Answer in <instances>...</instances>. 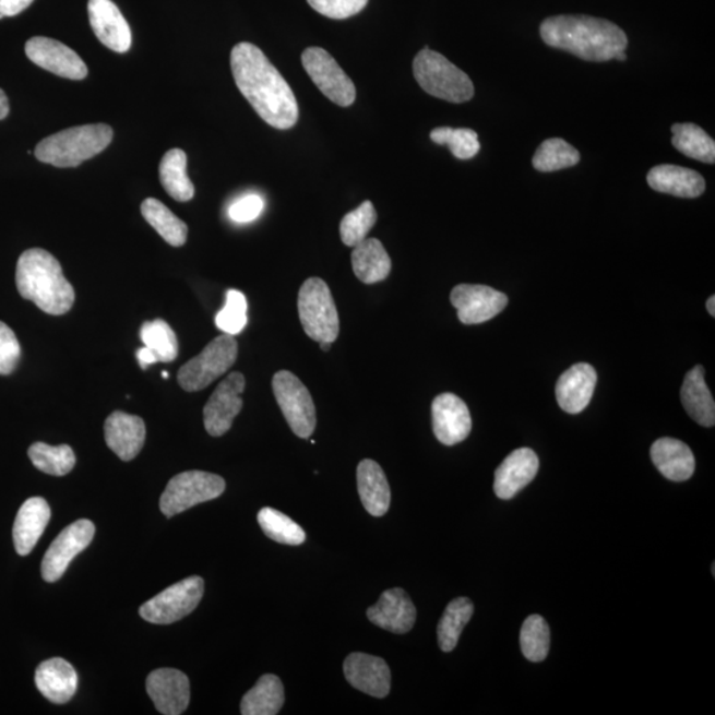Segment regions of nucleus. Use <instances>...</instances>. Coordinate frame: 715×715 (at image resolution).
<instances>
[{
    "label": "nucleus",
    "mask_w": 715,
    "mask_h": 715,
    "mask_svg": "<svg viewBox=\"0 0 715 715\" xmlns=\"http://www.w3.org/2000/svg\"><path fill=\"white\" fill-rule=\"evenodd\" d=\"M539 33L547 46L594 63L617 58L628 46V37L617 24L587 15L547 17Z\"/></svg>",
    "instance_id": "f03ea898"
},
{
    "label": "nucleus",
    "mask_w": 715,
    "mask_h": 715,
    "mask_svg": "<svg viewBox=\"0 0 715 715\" xmlns=\"http://www.w3.org/2000/svg\"><path fill=\"white\" fill-rule=\"evenodd\" d=\"M344 671L347 682L376 699H384L391 689V671L381 657L351 653L346 657Z\"/></svg>",
    "instance_id": "6ab92c4d"
},
{
    "label": "nucleus",
    "mask_w": 715,
    "mask_h": 715,
    "mask_svg": "<svg viewBox=\"0 0 715 715\" xmlns=\"http://www.w3.org/2000/svg\"><path fill=\"white\" fill-rule=\"evenodd\" d=\"M239 346L234 335L223 334L211 341L199 356L178 372L180 388L188 393L202 391L231 369L238 359Z\"/></svg>",
    "instance_id": "0eeeda50"
},
{
    "label": "nucleus",
    "mask_w": 715,
    "mask_h": 715,
    "mask_svg": "<svg viewBox=\"0 0 715 715\" xmlns=\"http://www.w3.org/2000/svg\"><path fill=\"white\" fill-rule=\"evenodd\" d=\"M429 136L437 145L450 147L453 157L457 159H472L481 148L478 134L472 129L437 128Z\"/></svg>",
    "instance_id": "79ce46f5"
},
{
    "label": "nucleus",
    "mask_w": 715,
    "mask_h": 715,
    "mask_svg": "<svg viewBox=\"0 0 715 715\" xmlns=\"http://www.w3.org/2000/svg\"><path fill=\"white\" fill-rule=\"evenodd\" d=\"M162 377H164V378H169V374H167V372L164 371V372H162Z\"/></svg>",
    "instance_id": "5fc2aeb1"
},
{
    "label": "nucleus",
    "mask_w": 715,
    "mask_h": 715,
    "mask_svg": "<svg viewBox=\"0 0 715 715\" xmlns=\"http://www.w3.org/2000/svg\"><path fill=\"white\" fill-rule=\"evenodd\" d=\"M96 527L90 520H79L64 528L49 546L41 563L43 580L48 583L59 581L73 558L84 551L95 537Z\"/></svg>",
    "instance_id": "f8f14e48"
},
{
    "label": "nucleus",
    "mask_w": 715,
    "mask_h": 715,
    "mask_svg": "<svg viewBox=\"0 0 715 715\" xmlns=\"http://www.w3.org/2000/svg\"><path fill=\"white\" fill-rule=\"evenodd\" d=\"M681 402L688 415L702 427L715 425V403L705 382V369L695 366L689 371L681 389Z\"/></svg>",
    "instance_id": "c85d7f7f"
},
{
    "label": "nucleus",
    "mask_w": 715,
    "mask_h": 715,
    "mask_svg": "<svg viewBox=\"0 0 715 715\" xmlns=\"http://www.w3.org/2000/svg\"><path fill=\"white\" fill-rule=\"evenodd\" d=\"M475 606L468 598H457L446 606L443 618L438 625V640L440 650L452 652L456 648L464 628L474 617Z\"/></svg>",
    "instance_id": "f704fd0d"
},
{
    "label": "nucleus",
    "mask_w": 715,
    "mask_h": 715,
    "mask_svg": "<svg viewBox=\"0 0 715 715\" xmlns=\"http://www.w3.org/2000/svg\"><path fill=\"white\" fill-rule=\"evenodd\" d=\"M204 594V581L201 576L172 584L153 599L142 605L140 615L153 624H171L188 617L201 603Z\"/></svg>",
    "instance_id": "9d476101"
},
{
    "label": "nucleus",
    "mask_w": 715,
    "mask_h": 715,
    "mask_svg": "<svg viewBox=\"0 0 715 715\" xmlns=\"http://www.w3.org/2000/svg\"><path fill=\"white\" fill-rule=\"evenodd\" d=\"M317 12L331 19H347L359 14L369 0H308Z\"/></svg>",
    "instance_id": "c03bdc74"
},
{
    "label": "nucleus",
    "mask_w": 715,
    "mask_h": 715,
    "mask_svg": "<svg viewBox=\"0 0 715 715\" xmlns=\"http://www.w3.org/2000/svg\"><path fill=\"white\" fill-rule=\"evenodd\" d=\"M432 425L434 437L441 444L451 446L462 443L472 431L469 408L462 397L441 394L432 403Z\"/></svg>",
    "instance_id": "dca6fc26"
},
{
    "label": "nucleus",
    "mask_w": 715,
    "mask_h": 715,
    "mask_svg": "<svg viewBox=\"0 0 715 715\" xmlns=\"http://www.w3.org/2000/svg\"><path fill=\"white\" fill-rule=\"evenodd\" d=\"M141 339L143 345L153 351L157 362L170 364L178 357L177 335L164 320L143 323Z\"/></svg>",
    "instance_id": "58836bf2"
},
{
    "label": "nucleus",
    "mask_w": 715,
    "mask_h": 715,
    "mask_svg": "<svg viewBox=\"0 0 715 715\" xmlns=\"http://www.w3.org/2000/svg\"><path fill=\"white\" fill-rule=\"evenodd\" d=\"M28 456L35 468L51 476H65L76 465V456L70 445L52 446L35 443L29 446Z\"/></svg>",
    "instance_id": "c9c22d12"
},
{
    "label": "nucleus",
    "mask_w": 715,
    "mask_h": 715,
    "mask_svg": "<svg viewBox=\"0 0 715 715\" xmlns=\"http://www.w3.org/2000/svg\"><path fill=\"white\" fill-rule=\"evenodd\" d=\"M264 199L257 194H250L238 199L228 210V215L236 223H250L257 221L263 214Z\"/></svg>",
    "instance_id": "49530a36"
},
{
    "label": "nucleus",
    "mask_w": 715,
    "mask_h": 715,
    "mask_svg": "<svg viewBox=\"0 0 715 715\" xmlns=\"http://www.w3.org/2000/svg\"><path fill=\"white\" fill-rule=\"evenodd\" d=\"M581 154L574 146L561 139H550L540 143L534 154V169L540 172H555L580 164Z\"/></svg>",
    "instance_id": "e433bc0d"
},
{
    "label": "nucleus",
    "mask_w": 715,
    "mask_h": 715,
    "mask_svg": "<svg viewBox=\"0 0 715 715\" xmlns=\"http://www.w3.org/2000/svg\"><path fill=\"white\" fill-rule=\"evenodd\" d=\"M51 520V508L41 497H33L23 503L16 514L14 531V545L19 556H28L39 543L43 533Z\"/></svg>",
    "instance_id": "393cba45"
},
{
    "label": "nucleus",
    "mask_w": 715,
    "mask_h": 715,
    "mask_svg": "<svg viewBox=\"0 0 715 715\" xmlns=\"http://www.w3.org/2000/svg\"><path fill=\"white\" fill-rule=\"evenodd\" d=\"M159 178L167 194L177 202H189L194 198L195 188L188 176V155L180 148H172L164 155Z\"/></svg>",
    "instance_id": "2f4dec72"
},
{
    "label": "nucleus",
    "mask_w": 715,
    "mask_h": 715,
    "mask_svg": "<svg viewBox=\"0 0 715 715\" xmlns=\"http://www.w3.org/2000/svg\"><path fill=\"white\" fill-rule=\"evenodd\" d=\"M378 219L374 204L366 201L351 213L346 214L341 222V239L347 247H356L359 242L367 239L371 228L376 226Z\"/></svg>",
    "instance_id": "a19ab883"
},
{
    "label": "nucleus",
    "mask_w": 715,
    "mask_h": 715,
    "mask_svg": "<svg viewBox=\"0 0 715 715\" xmlns=\"http://www.w3.org/2000/svg\"><path fill=\"white\" fill-rule=\"evenodd\" d=\"M226 490L224 478L208 472L189 470L174 476L160 497V512L174 517L199 503L213 501Z\"/></svg>",
    "instance_id": "6e6552de"
},
{
    "label": "nucleus",
    "mask_w": 715,
    "mask_h": 715,
    "mask_svg": "<svg viewBox=\"0 0 715 715\" xmlns=\"http://www.w3.org/2000/svg\"><path fill=\"white\" fill-rule=\"evenodd\" d=\"M332 344L331 342H321V349L323 351H329L331 350Z\"/></svg>",
    "instance_id": "603ef678"
},
{
    "label": "nucleus",
    "mask_w": 715,
    "mask_h": 715,
    "mask_svg": "<svg viewBox=\"0 0 715 715\" xmlns=\"http://www.w3.org/2000/svg\"><path fill=\"white\" fill-rule=\"evenodd\" d=\"M302 65L317 88L332 103L347 108L356 102V85L325 49L320 47L305 49Z\"/></svg>",
    "instance_id": "9b49d317"
},
{
    "label": "nucleus",
    "mask_w": 715,
    "mask_h": 715,
    "mask_svg": "<svg viewBox=\"0 0 715 715\" xmlns=\"http://www.w3.org/2000/svg\"><path fill=\"white\" fill-rule=\"evenodd\" d=\"M247 298L239 290H228L224 308L216 314V326L224 334L236 335L247 326Z\"/></svg>",
    "instance_id": "37998d69"
},
{
    "label": "nucleus",
    "mask_w": 715,
    "mask_h": 715,
    "mask_svg": "<svg viewBox=\"0 0 715 715\" xmlns=\"http://www.w3.org/2000/svg\"><path fill=\"white\" fill-rule=\"evenodd\" d=\"M3 17H4V15H3V14H0V19H3Z\"/></svg>",
    "instance_id": "6e6d98bb"
},
{
    "label": "nucleus",
    "mask_w": 715,
    "mask_h": 715,
    "mask_svg": "<svg viewBox=\"0 0 715 715\" xmlns=\"http://www.w3.org/2000/svg\"><path fill=\"white\" fill-rule=\"evenodd\" d=\"M24 49L34 64L60 78L83 80L88 76V67L83 59L63 43L45 36H35L26 43Z\"/></svg>",
    "instance_id": "2eb2a0df"
},
{
    "label": "nucleus",
    "mask_w": 715,
    "mask_h": 715,
    "mask_svg": "<svg viewBox=\"0 0 715 715\" xmlns=\"http://www.w3.org/2000/svg\"><path fill=\"white\" fill-rule=\"evenodd\" d=\"M367 618L382 630L403 635L415 625L416 608L406 591L391 588L384 591L377 605L367 609Z\"/></svg>",
    "instance_id": "412c9836"
},
{
    "label": "nucleus",
    "mask_w": 715,
    "mask_h": 715,
    "mask_svg": "<svg viewBox=\"0 0 715 715\" xmlns=\"http://www.w3.org/2000/svg\"><path fill=\"white\" fill-rule=\"evenodd\" d=\"M34 0H0V14L15 16L33 4Z\"/></svg>",
    "instance_id": "de8ad7c7"
},
{
    "label": "nucleus",
    "mask_w": 715,
    "mask_h": 715,
    "mask_svg": "<svg viewBox=\"0 0 715 715\" xmlns=\"http://www.w3.org/2000/svg\"><path fill=\"white\" fill-rule=\"evenodd\" d=\"M285 702L284 686L275 675L260 677L257 686L241 700L242 715H276Z\"/></svg>",
    "instance_id": "7c9ffc66"
},
{
    "label": "nucleus",
    "mask_w": 715,
    "mask_h": 715,
    "mask_svg": "<svg viewBox=\"0 0 715 715\" xmlns=\"http://www.w3.org/2000/svg\"><path fill=\"white\" fill-rule=\"evenodd\" d=\"M246 378L241 372H231L211 395L203 409L204 427L214 438H221L233 427V422L241 412Z\"/></svg>",
    "instance_id": "ddd939ff"
},
{
    "label": "nucleus",
    "mask_w": 715,
    "mask_h": 715,
    "mask_svg": "<svg viewBox=\"0 0 715 715\" xmlns=\"http://www.w3.org/2000/svg\"><path fill=\"white\" fill-rule=\"evenodd\" d=\"M258 521L265 536L275 540V543L298 546L305 543L307 534L303 528L296 522L278 512L276 509L263 508L258 514Z\"/></svg>",
    "instance_id": "4c0bfd02"
},
{
    "label": "nucleus",
    "mask_w": 715,
    "mask_h": 715,
    "mask_svg": "<svg viewBox=\"0 0 715 715\" xmlns=\"http://www.w3.org/2000/svg\"><path fill=\"white\" fill-rule=\"evenodd\" d=\"M114 140V130L105 123L61 130L37 143L36 158L43 164L60 167H78L84 160L96 157Z\"/></svg>",
    "instance_id": "20e7f679"
},
{
    "label": "nucleus",
    "mask_w": 715,
    "mask_h": 715,
    "mask_svg": "<svg viewBox=\"0 0 715 715\" xmlns=\"http://www.w3.org/2000/svg\"><path fill=\"white\" fill-rule=\"evenodd\" d=\"M142 216L165 241L172 247H182L188 240L189 228L174 215L158 199L147 198L141 204Z\"/></svg>",
    "instance_id": "473e14b6"
},
{
    "label": "nucleus",
    "mask_w": 715,
    "mask_h": 715,
    "mask_svg": "<svg viewBox=\"0 0 715 715\" xmlns=\"http://www.w3.org/2000/svg\"><path fill=\"white\" fill-rule=\"evenodd\" d=\"M105 441L122 462L139 456L146 439V427L140 416L116 412L104 426Z\"/></svg>",
    "instance_id": "4be33fe9"
},
{
    "label": "nucleus",
    "mask_w": 715,
    "mask_h": 715,
    "mask_svg": "<svg viewBox=\"0 0 715 715\" xmlns=\"http://www.w3.org/2000/svg\"><path fill=\"white\" fill-rule=\"evenodd\" d=\"M358 493L366 512L382 517L389 512L391 489L382 466L374 460H362L357 468Z\"/></svg>",
    "instance_id": "cd10ccee"
},
{
    "label": "nucleus",
    "mask_w": 715,
    "mask_h": 715,
    "mask_svg": "<svg viewBox=\"0 0 715 715\" xmlns=\"http://www.w3.org/2000/svg\"><path fill=\"white\" fill-rule=\"evenodd\" d=\"M273 394L296 437L309 439L317 426L315 406L312 395L294 372L282 370L272 379Z\"/></svg>",
    "instance_id": "1a4fd4ad"
},
{
    "label": "nucleus",
    "mask_w": 715,
    "mask_h": 715,
    "mask_svg": "<svg viewBox=\"0 0 715 715\" xmlns=\"http://www.w3.org/2000/svg\"><path fill=\"white\" fill-rule=\"evenodd\" d=\"M10 114L9 98L5 93L0 90V120H4Z\"/></svg>",
    "instance_id": "8fccbe9b"
},
{
    "label": "nucleus",
    "mask_w": 715,
    "mask_h": 715,
    "mask_svg": "<svg viewBox=\"0 0 715 715\" xmlns=\"http://www.w3.org/2000/svg\"><path fill=\"white\" fill-rule=\"evenodd\" d=\"M35 683L48 701L65 704L78 692L79 677L70 663L55 657L36 668Z\"/></svg>",
    "instance_id": "b1692460"
},
{
    "label": "nucleus",
    "mask_w": 715,
    "mask_h": 715,
    "mask_svg": "<svg viewBox=\"0 0 715 715\" xmlns=\"http://www.w3.org/2000/svg\"><path fill=\"white\" fill-rule=\"evenodd\" d=\"M88 14L93 33L105 47L118 53L129 51L132 46V31L111 0H90Z\"/></svg>",
    "instance_id": "a211bd4d"
},
{
    "label": "nucleus",
    "mask_w": 715,
    "mask_h": 715,
    "mask_svg": "<svg viewBox=\"0 0 715 715\" xmlns=\"http://www.w3.org/2000/svg\"><path fill=\"white\" fill-rule=\"evenodd\" d=\"M707 312L712 314V317H715V297L712 296L708 298L707 303H706Z\"/></svg>",
    "instance_id": "3c124183"
},
{
    "label": "nucleus",
    "mask_w": 715,
    "mask_h": 715,
    "mask_svg": "<svg viewBox=\"0 0 715 715\" xmlns=\"http://www.w3.org/2000/svg\"><path fill=\"white\" fill-rule=\"evenodd\" d=\"M298 314L303 332L317 342L337 341L339 317L331 289L323 279H307L298 291Z\"/></svg>",
    "instance_id": "423d86ee"
},
{
    "label": "nucleus",
    "mask_w": 715,
    "mask_h": 715,
    "mask_svg": "<svg viewBox=\"0 0 715 715\" xmlns=\"http://www.w3.org/2000/svg\"><path fill=\"white\" fill-rule=\"evenodd\" d=\"M413 67L416 81L428 95L453 104L469 102L475 96V86L468 74L432 49H421Z\"/></svg>",
    "instance_id": "39448f33"
},
{
    "label": "nucleus",
    "mask_w": 715,
    "mask_h": 715,
    "mask_svg": "<svg viewBox=\"0 0 715 715\" xmlns=\"http://www.w3.org/2000/svg\"><path fill=\"white\" fill-rule=\"evenodd\" d=\"M651 457L656 468L670 481H687L694 474L693 452L680 440L658 439L651 448Z\"/></svg>",
    "instance_id": "bb28decb"
},
{
    "label": "nucleus",
    "mask_w": 715,
    "mask_h": 715,
    "mask_svg": "<svg viewBox=\"0 0 715 715\" xmlns=\"http://www.w3.org/2000/svg\"><path fill=\"white\" fill-rule=\"evenodd\" d=\"M136 359H139L140 366L143 370H146L147 367L153 364H157V358H155L153 351L147 349L146 346L141 347V349L136 351Z\"/></svg>",
    "instance_id": "09e8293b"
},
{
    "label": "nucleus",
    "mask_w": 715,
    "mask_h": 715,
    "mask_svg": "<svg viewBox=\"0 0 715 715\" xmlns=\"http://www.w3.org/2000/svg\"><path fill=\"white\" fill-rule=\"evenodd\" d=\"M539 469L537 453L531 448H520L510 453L497 468L494 493L501 500L513 499L536 478Z\"/></svg>",
    "instance_id": "aec40b11"
},
{
    "label": "nucleus",
    "mask_w": 715,
    "mask_h": 715,
    "mask_svg": "<svg viewBox=\"0 0 715 715\" xmlns=\"http://www.w3.org/2000/svg\"><path fill=\"white\" fill-rule=\"evenodd\" d=\"M451 302L464 325H478L499 315L509 300L505 294L490 286L462 284L453 288Z\"/></svg>",
    "instance_id": "4468645a"
},
{
    "label": "nucleus",
    "mask_w": 715,
    "mask_h": 715,
    "mask_svg": "<svg viewBox=\"0 0 715 715\" xmlns=\"http://www.w3.org/2000/svg\"><path fill=\"white\" fill-rule=\"evenodd\" d=\"M16 286L24 300L33 301L43 312L51 315L70 312L76 297L59 261L40 248L23 252L19 258Z\"/></svg>",
    "instance_id": "7ed1b4c3"
},
{
    "label": "nucleus",
    "mask_w": 715,
    "mask_h": 715,
    "mask_svg": "<svg viewBox=\"0 0 715 715\" xmlns=\"http://www.w3.org/2000/svg\"><path fill=\"white\" fill-rule=\"evenodd\" d=\"M598 376L593 366L577 364L559 378L556 389L559 407L568 414H581L593 400Z\"/></svg>",
    "instance_id": "5701e85b"
},
{
    "label": "nucleus",
    "mask_w": 715,
    "mask_h": 715,
    "mask_svg": "<svg viewBox=\"0 0 715 715\" xmlns=\"http://www.w3.org/2000/svg\"><path fill=\"white\" fill-rule=\"evenodd\" d=\"M521 650L528 662L546 660L550 651V628L539 615H531L521 630Z\"/></svg>",
    "instance_id": "ea45409f"
},
{
    "label": "nucleus",
    "mask_w": 715,
    "mask_h": 715,
    "mask_svg": "<svg viewBox=\"0 0 715 715\" xmlns=\"http://www.w3.org/2000/svg\"><path fill=\"white\" fill-rule=\"evenodd\" d=\"M674 146L687 157L713 165L715 162V142L704 129L694 123H675L671 127Z\"/></svg>",
    "instance_id": "72a5a7b5"
},
{
    "label": "nucleus",
    "mask_w": 715,
    "mask_h": 715,
    "mask_svg": "<svg viewBox=\"0 0 715 715\" xmlns=\"http://www.w3.org/2000/svg\"><path fill=\"white\" fill-rule=\"evenodd\" d=\"M21 358V345L14 332L0 322V376H9L16 369Z\"/></svg>",
    "instance_id": "a18cd8bd"
},
{
    "label": "nucleus",
    "mask_w": 715,
    "mask_h": 715,
    "mask_svg": "<svg viewBox=\"0 0 715 715\" xmlns=\"http://www.w3.org/2000/svg\"><path fill=\"white\" fill-rule=\"evenodd\" d=\"M646 180L651 189L679 198H699L706 189L705 179L700 172L676 165L653 167Z\"/></svg>",
    "instance_id": "a878e982"
},
{
    "label": "nucleus",
    "mask_w": 715,
    "mask_h": 715,
    "mask_svg": "<svg viewBox=\"0 0 715 715\" xmlns=\"http://www.w3.org/2000/svg\"><path fill=\"white\" fill-rule=\"evenodd\" d=\"M146 690L162 714L179 715L189 707L190 681L183 671L171 668L154 670L147 677Z\"/></svg>",
    "instance_id": "f3484780"
},
{
    "label": "nucleus",
    "mask_w": 715,
    "mask_h": 715,
    "mask_svg": "<svg viewBox=\"0 0 715 715\" xmlns=\"http://www.w3.org/2000/svg\"><path fill=\"white\" fill-rule=\"evenodd\" d=\"M231 70L241 95L261 120L278 130L296 126L295 93L260 48L251 43L236 45L231 52Z\"/></svg>",
    "instance_id": "f257e3e1"
},
{
    "label": "nucleus",
    "mask_w": 715,
    "mask_h": 715,
    "mask_svg": "<svg viewBox=\"0 0 715 715\" xmlns=\"http://www.w3.org/2000/svg\"><path fill=\"white\" fill-rule=\"evenodd\" d=\"M354 275L364 284L384 282L390 276L391 259L378 239H365L351 253Z\"/></svg>",
    "instance_id": "c756f323"
},
{
    "label": "nucleus",
    "mask_w": 715,
    "mask_h": 715,
    "mask_svg": "<svg viewBox=\"0 0 715 715\" xmlns=\"http://www.w3.org/2000/svg\"><path fill=\"white\" fill-rule=\"evenodd\" d=\"M615 59H618L620 61H625L627 60V55H625V52H620V53L617 55V58H615Z\"/></svg>",
    "instance_id": "864d4df0"
}]
</instances>
